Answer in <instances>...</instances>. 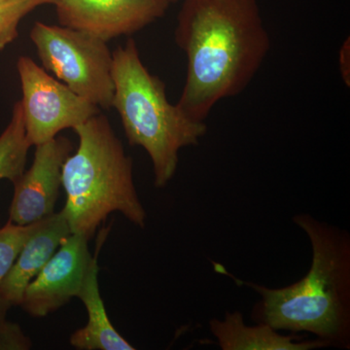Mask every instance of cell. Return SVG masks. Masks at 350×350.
<instances>
[{
  "mask_svg": "<svg viewBox=\"0 0 350 350\" xmlns=\"http://www.w3.org/2000/svg\"><path fill=\"white\" fill-rule=\"evenodd\" d=\"M31 38L45 70L96 107H112L113 56L107 42L88 32L41 22L33 25Z\"/></svg>",
  "mask_w": 350,
  "mask_h": 350,
  "instance_id": "5b68a950",
  "label": "cell"
},
{
  "mask_svg": "<svg viewBox=\"0 0 350 350\" xmlns=\"http://www.w3.org/2000/svg\"><path fill=\"white\" fill-rule=\"evenodd\" d=\"M31 145L25 135L21 101L15 103L10 123L0 135V180H19L25 172L27 153Z\"/></svg>",
  "mask_w": 350,
  "mask_h": 350,
  "instance_id": "4fadbf2b",
  "label": "cell"
},
{
  "mask_svg": "<svg viewBox=\"0 0 350 350\" xmlns=\"http://www.w3.org/2000/svg\"><path fill=\"white\" fill-rule=\"evenodd\" d=\"M73 130L79 146L62 169L66 194L62 213L71 234L90 241L113 213L144 229L147 213L133 181V160L107 117L100 113Z\"/></svg>",
  "mask_w": 350,
  "mask_h": 350,
  "instance_id": "3957f363",
  "label": "cell"
},
{
  "mask_svg": "<svg viewBox=\"0 0 350 350\" xmlns=\"http://www.w3.org/2000/svg\"><path fill=\"white\" fill-rule=\"evenodd\" d=\"M38 222L31 225L19 226L8 220L3 227L0 228V289L16 258L19 255L21 250L36 229ZM10 308L2 299L0 292V326L8 321L6 315Z\"/></svg>",
  "mask_w": 350,
  "mask_h": 350,
  "instance_id": "5bb4252c",
  "label": "cell"
},
{
  "mask_svg": "<svg viewBox=\"0 0 350 350\" xmlns=\"http://www.w3.org/2000/svg\"><path fill=\"white\" fill-rule=\"evenodd\" d=\"M175 41L188 62L177 107L197 122L246 89L271 47L256 0H185Z\"/></svg>",
  "mask_w": 350,
  "mask_h": 350,
  "instance_id": "6da1fadb",
  "label": "cell"
},
{
  "mask_svg": "<svg viewBox=\"0 0 350 350\" xmlns=\"http://www.w3.org/2000/svg\"><path fill=\"white\" fill-rule=\"evenodd\" d=\"M45 0H6L0 2V51L18 36L21 20Z\"/></svg>",
  "mask_w": 350,
  "mask_h": 350,
  "instance_id": "9a60e30c",
  "label": "cell"
},
{
  "mask_svg": "<svg viewBox=\"0 0 350 350\" xmlns=\"http://www.w3.org/2000/svg\"><path fill=\"white\" fill-rule=\"evenodd\" d=\"M347 61H349V40L345 41L340 52V70L345 83L349 86V70L347 68ZM349 64V63H347ZM349 68V66H347Z\"/></svg>",
  "mask_w": 350,
  "mask_h": 350,
  "instance_id": "e0dca14e",
  "label": "cell"
},
{
  "mask_svg": "<svg viewBox=\"0 0 350 350\" xmlns=\"http://www.w3.org/2000/svg\"><path fill=\"white\" fill-rule=\"evenodd\" d=\"M111 226L103 228L96 239V252L88 269L86 278L76 298L86 308L88 322L71 335L70 345L79 350H135L123 336L112 325L108 319L107 308L101 298L98 285V255L105 245Z\"/></svg>",
  "mask_w": 350,
  "mask_h": 350,
  "instance_id": "8fae6325",
  "label": "cell"
},
{
  "mask_svg": "<svg viewBox=\"0 0 350 350\" xmlns=\"http://www.w3.org/2000/svg\"><path fill=\"white\" fill-rule=\"evenodd\" d=\"M54 0H45L46 4H52Z\"/></svg>",
  "mask_w": 350,
  "mask_h": 350,
  "instance_id": "ac0fdd59",
  "label": "cell"
},
{
  "mask_svg": "<svg viewBox=\"0 0 350 350\" xmlns=\"http://www.w3.org/2000/svg\"><path fill=\"white\" fill-rule=\"evenodd\" d=\"M52 4L61 25L108 42L160 19L170 3L169 0H54Z\"/></svg>",
  "mask_w": 350,
  "mask_h": 350,
  "instance_id": "52a82bcc",
  "label": "cell"
},
{
  "mask_svg": "<svg viewBox=\"0 0 350 350\" xmlns=\"http://www.w3.org/2000/svg\"><path fill=\"white\" fill-rule=\"evenodd\" d=\"M312 246V265L299 282L282 288L246 282L259 296L255 323L290 334L308 333L330 347L350 349V234L310 213L293 216Z\"/></svg>",
  "mask_w": 350,
  "mask_h": 350,
  "instance_id": "7a4b0ae2",
  "label": "cell"
},
{
  "mask_svg": "<svg viewBox=\"0 0 350 350\" xmlns=\"http://www.w3.org/2000/svg\"><path fill=\"white\" fill-rule=\"evenodd\" d=\"M22 85L25 135L31 146L45 144L66 129H75L100 114V107L78 96L29 57L17 63Z\"/></svg>",
  "mask_w": 350,
  "mask_h": 350,
  "instance_id": "8992f818",
  "label": "cell"
},
{
  "mask_svg": "<svg viewBox=\"0 0 350 350\" xmlns=\"http://www.w3.org/2000/svg\"><path fill=\"white\" fill-rule=\"evenodd\" d=\"M6 1V0H0V2Z\"/></svg>",
  "mask_w": 350,
  "mask_h": 350,
  "instance_id": "ffe728a7",
  "label": "cell"
},
{
  "mask_svg": "<svg viewBox=\"0 0 350 350\" xmlns=\"http://www.w3.org/2000/svg\"><path fill=\"white\" fill-rule=\"evenodd\" d=\"M209 329L223 350H314L330 347L325 340H304L299 334L283 335L267 324L244 323L241 312H226L224 319H213Z\"/></svg>",
  "mask_w": 350,
  "mask_h": 350,
  "instance_id": "7c38bea8",
  "label": "cell"
},
{
  "mask_svg": "<svg viewBox=\"0 0 350 350\" xmlns=\"http://www.w3.org/2000/svg\"><path fill=\"white\" fill-rule=\"evenodd\" d=\"M170 3H174V2L178 1V0H169Z\"/></svg>",
  "mask_w": 350,
  "mask_h": 350,
  "instance_id": "d6986e66",
  "label": "cell"
},
{
  "mask_svg": "<svg viewBox=\"0 0 350 350\" xmlns=\"http://www.w3.org/2000/svg\"><path fill=\"white\" fill-rule=\"evenodd\" d=\"M89 239L70 234L25 288L21 308L36 319L57 312L77 297L93 255Z\"/></svg>",
  "mask_w": 350,
  "mask_h": 350,
  "instance_id": "ba28073f",
  "label": "cell"
},
{
  "mask_svg": "<svg viewBox=\"0 0 350 350\" xmlns=\"http://www.w3.org/2000/svg\"><path fill=\"white\" fill-rule=\"evenodd\" d=\"M70 234L62 211L39 221L2 282L0 292L7 305L20 306L25 288Z\"/></svg>",
  "mask_w": 350,
  "mask_h": 350,
  "instance_id": "30bf717a",
  "label": "cell"
},
{
  "mask_svg": "<svg viewBox=\"0 0 350 350\" xmlns=\"http://www.w3.org/2000/svg\"><path fill=\"white\" fill-rule=\"evenodd\" d=\"M72 150L70 140L59 135L36 145L31 167L13 184L9 221L27 226L55 213L62 187V169Z\"/></svg>",
  "mask_w": 350,
  "mask_h": 350,
  "instance_id": "9c48e42d",
  "label": "cell"
},
{
  "mask_svg": "<svg viewBox=\"0 0 350 350\" xmlns=\"http://www.w3.org/2000/svg\"><path fill=\"white\" fill-rule=\"evenodd\" d=\"M31 347V340L18 324L7 321L0 326V350H27Z\"/></svg>",
  "mask_w": 350,
  "mask_h": 350,
  "instance_id": "2e32d148",
  "label": "cell"
},
{
  "mask_svg": "<svg viewBox=\"0 0 350 350\" xmlns=\"http://www.w3.org/2000/svg\"><path fill=\"white\" fill-rule=\"evenodd\" d=\"M112 56L111 107L120 115L129 144L142 147L150 157L156 187H165L176 174L179 151L199 145L206 122L189 118L170 103L165 84L145 68L135 40L119 46Z\"/></svg>",
  "mask_w": 350,
  "mask_h": 350,
  "instance_id": "277c9868",
  "label": "cell"
}]
</instances>
